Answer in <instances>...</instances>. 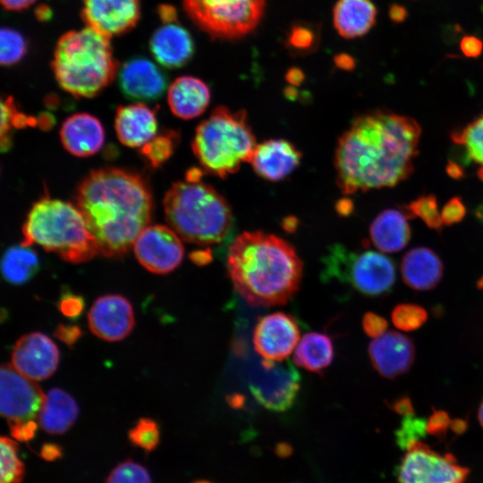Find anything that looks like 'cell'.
Returning a JSON list of instances; mask_svg holds the SVG:
<instances>
[{
	"mask_svg": "<svg viewBox=\"0 0 483 483\" xmlns=\"http://www.w3.org/2000/svg\"><path fill=\"white\" fill-rule=\"evenodd\" d=\"M421 129L412 118L388 110L357 116L339 138L336 183L343 194L393 187L413 171Z\"/></svg>",
	"mask_w": 483,
	"mask_h": 483,
	"instance_id": "cell-1",
	"label": "cell"
},
{
	"mask_svg": "<svg viewBox=\"0 0 483 483\" xmlns=\"http://www.w3.org/2000/svg\"><path fill=\"white\" fill-rule=\"evenodd\" d=\"M76 202L98 252L109 258L121 257L133 246L153 208L142 177L114 167L89 173L78 187Z\"/></svg>",
	"mask_w": 483,
	"mask_h": 483,
	"instance_id": "cell-2",
	"label": "cell"
},
{
	"mask_svg": "<svg viewBox=\"0 0 483 483\" xmlns=\"http://www.w3.org/2000/svg\"><path fill=\"white\" fill-rule=\"evenodd\" d=\"M226 267L235 292L253 307L285 304L297 292L303 270L289 242L261 231L244 232L234 238Z\"/></svg>",
	"mask_w": 483,
	"mask_h": 483,
	"instance_id": "cell-3",
	"label": "cell"
},
{
	"mask_svg": "<svg viewBox=\"0 0 483 483\" xmlns=\"http://www.w3.org/2000/svg\"><path fill=\"white\" fill-rule=\"evenodd\" d=\"M164 209L169 226L189 243H221L233 225L232 208L225 198L199 181L175 182L165 196Z\"/></svg>",
	"mask_w": 483,
	"mask_h": 483,
	"instance_id": "cell-4",
	"label": "cell"
},
{
	"mask_svg": "<svg viewBox=\"0 0 483 483\" xmlns=\"http://www.w3.org/2000/svg\"><path fill=\"white\" fill-rule=\"evenodd\" d=\"M52 66L59 85L77 97L98 94L116 72L109 38L88 26L60 38Z\"/></svg>",
	"mask_w": 483,
	"mask_h": 483,
	"instance_id": "cell-5",
	"label": "cell"
},
{
	"mask_svg": "<svg viewBox=\"0 0 483 483\" xmlns=\"http://www.w3.org/2000/svg\"><path fill=\"white\" fill-rule=\"evenodd\" d=\"M23 242L54 252L70 263H82L98 253L95 240L77 206L44 197L30 208L22 226Z\"/></svg>",
	"mask_w": 483,
	"mask_h": 483,
	"instance_id": "cell-6",
	"label": "cell"
},
{
	"mask_svg": "<svg viewBox=\"0 0 483 483\" xmlns=\"http://www.w3.org/2000/svg\"><path fill=\"white\" fill-rule=\"evenodd\" d=\"M257 145L245 110L219 106L196 128L192 150L204 171L225 178L250 161Z\"/></svg>",
	"mask_w": 483,
	"mask_h": 483,
	"instance_id": "cell-7",
	"label": "cell"
},
{
	"mask_svg": "<svg viewBox=\"0 0 483 483\" xmlns=\"http://www.w3.org/2000/svg\"><path fill=\"white\" fill-rule=\"evenodd\" d=\"M323 262L324 279L348 284L365 296L386 295L395 283V265L381 252L350 250L341 244H335Z\"/></svg>",
	"mask_w": 483,
	"mask_h": 483,
	"instance_id": "cell-8",
	"label": "cell"
},
{
	"mask_svg": "<svg viewBox=\"0 0 483 483\" xmlns=\"http://www.w3.org/2000/svg\"><path fill=\"white\" fill-rule=\"evenodd\" d=\"M191 20L213 39L235 40L254 31L267 0H182Z\"/></svg>",
	"mask_w": 483,
	"mask_h": 483,
	"instance_id": "cell-9",
	"label": "cell"
},
{
	"mask_svg": "<svg viewBox=\"0 0 483 483\" xmlns=\"http://www.w3.org/2000/svg\"><path fill=\"white\" fill-rule=\"evenodd\" d=\"M397 470V483H464L469 470L451 453H440L420 440L406 448Z\"/></svg>",
	"mask_w": 483,
	"mask_h": 483,
	"instance_id": "cell-10",
	"label": "cell"
},
{
	"mask_svg": "<svg viewBox=\"0 0 483 483\" xmlns=\"http://www.w3.org/2000/svg\"><path fill=\"white\" fill-rule=\"evenodd\" d=\"M300 327L290 314L276 311L258 319L253 330V347L261 357L262 365L270 369L281 362L296 348Z\"/></svg>",
	"mask_w": 483,
	"mask_h": 483,
	"instance_id": "cell-11",
	"label": "cell"
},
{
	"mask_svg": "<svg viewBox=\"0 0 483 483\" xmlns=\"http://www.w3.org/2000/svg\"><path fill=\"white\" fill-rule=\"evenodd\" d=\"M0 409L8 424L34 420L45 400L39 386L21 375L11 364L0 370Z\"/></svg>",
	"mask_w": 483,
	"mask_h": 483,
	"instance_id": "cell-12",
	"label": "cell"
},
{
	"mask_svg": "<svg viewBox=\"0 0 483 483\" xmlns=\"http://www.w3.org/2000/svg\"><path fill=\"white\" fill-rule=\"evenodd\" d=\"M132 247L141 266L155 274L172 272L184 254L181 237L170 226L162 225H148Z\"/></svg>",
	"mask_w": 483,
	"mask_h": 483,
	"instance_id": "cell-13",
	"label": "cell"
},
{
	"mask_svg": "<svg viewBox=\"0 0 483 483\" xmlns=\"http://www.w3.org/2000/svg\"><path fill=\"white\" fill-rule=\"evenodd\" d=\"M58 363V348L47 335L39 332L22 335L12 352V365L21 375L34 381L52 376Z\"/></svg>",
	"mask_w": 483,
	"mask_h": 483,
	"instance_id": "cell-14",
	"label": "cell"
},
{
	"mask_svg": "<svg viewBox=\"0 0 483 483\" xmlns=\"http://www.w3.org/2000/svg\"><path fill=\"white\" fill-rule=\"evenodd\" d=\"M90 331L107 342L124 339L135 324L134 311L131 302L120 294L98 297L88 314Z\"/></svg>",
	"mask_w": 483,
	"mask_h": 483,
	"instance_id": "cell-15",
	"label": "cell"
},
{
	"mask_svg": "<svg viewBox=\"0 0 483 483\" xmlns=\"http://www.w3.org/2000/svg\"><path fill=\"white\" fill-rule=\"evenodd\" d=\"M139 0H83L87 26L107 38L133 28L139 20Z\"/></svg>",
	"mask_w": 483,
	"mask_h": 483,
	"instance_id": "cell-16",
	"label": "cell"
},
{
	"mask_svg": "<svg viewBox=\"0 0 483 483\" xmlns=\"http://www.w3.org/2000/svg\"><path fill=\"white\" fill-rule=\"evenodd\" d=\"M368 353L373 368L380 376L393 379L406 373L415 360L413 341L395 331L386 332L369 345Z\"/></svg>",
	"mask_w": 483,
	"mask_h": 483,
	"instance_id": "cell-17",
	"label": "cell"
},
{
	"mask_svg": "<svg viewBox=\"0 0 483 483\" xmlns=\"http://www.w3.org/2000/svg\"><path fill=\"white\" fill-rule=\"evenodd\" d=\"M301 153L284 139H271L258 144L250 163L261 178L278 182L286 178L300 165Z\"/></svg>",
	"mask_w": 483,
	"mask_h": 483,
	"instance_id": "cell-18",
	"label": "cell"
},
{
	"mask_svg": "<svg viewBox=\"0 0 483 483\" xmlns=\"http://www.w3.org/2000/svg\"><path fill=\"white\" fill-rule=\"evenodd\" d=\"M267 369L269 376L252 384L251 393L265 408L275 411H285L292 406L299 392L300 376L291 364L286 368H277L275 363Z\"/></svg>",
	"mask_w": 483,
	"mask_h": 483,
	"instance_id": "cell-19",
	"label": "cell"
},
{
	"mask_svg": "<svg viewBox=\"0 0 483 483\" xmlns=\"http://www.w3.org/2000/svg\"><path fill=\"white\" fill-rule=\"evenodd\" d=\"M119 84L128 97L149 101L162 96L166 88V79L151 61L135 58L123 65L119 72Z\"/></svg>",
	"mask_w": 483,
	"mask_h": 483,
	"instance_id": "cell-20",
	"label": "cell"
},
{
	"mask_svg": "<svg viewBox=\"0 0 483 483\" xmlns=\"http://www.w3.org/2000/svg\"><path fill=\"white\" fill-rule=\"evenodd\" d=\"M60 137L64 148L72 155L86 157L100 150L105 131L97 118L87 113H78L64 122Z\"/></svg>",
	"mask_w": 483,
	"mask_h": 483,
	"instance_id": "cell-21",
	"label": "cell"
},
{
	"mask_svg": "<svg viewBox=\"0 0 483 483\" xmlns=\"http://www.w3.org/2000/svg\"><path fill=\"white\" fill-rule=\"evenodd\" d=\"M150 49L156 60L169 68L186 64L192 57L194 44L191 34L176 21L165 22L153 34Z\"/></svg>",
	"mask_w": 483,
	"mask_h": 483,
	"instance_id": "cell-22",
	"label": "cell"
},
{
	"mask_svg": "<svg viewBox=\"0 0 483 483\" xmlns=\"http://www.w3.org/2000/svg\"><path fill=\"white\" fill-rule=\"evenodd\" d=\"M114 127L119 140L131 148L143 147L151 140L157 131L155 112L143 103L118 107Z\"/></svg>",
	"mask_w": 483,
	"mask_h": 483,
	"instance_id": "cell-23",
	"label": "cell"
},
{
	"mask_svg": "<svg viewBox=\"0 0 483 483\" xmlns=\"http://www.w3.org/2000/svg\"><path fill=\"white\" fill-rule=\"evenodd\" d=\"M443 273L441 258L429 248H413L402 259V280L406 285L417 291H428L436 287Z\"/></svg>",
	"mask_w": 483,
	"mask_h": 483,
	"instance_id": "cell-24",
	"label": "cell"
},
{
	"mask_svg": "<svg viewBox=\"0 0 483 483\" xmlns=\"http://www.w3.org/2000/svg\"><path fill=\"white\" fill-rule=\"evenodd\" d=\"M167 101L174 115L182 119H192L207 109L210 102V89L197 77L181 76L170 85Z\"/></svg>",
	"mask_w": 483,
	"mask_h": 483,
	"instance_id": "cell-25",
	"label": "cell"
},
{
	"mask_svg": "<svg viewBox=\"0 0 483 483\" xmlns=\"http://www.w3.org/2000/svg\"><path fill=\"white\" fill-rule=\"evenodd\" d=\"M409 218L411 216L405 208L383 210L375 217L369 227L373 245L387 253L402 250L411 239Z\"/></svg>",
	"mask_w": 483,
	"mask_h": 483,
	"instance_id": "cell-26",
	"label": "cell"
},
{
	"mask_svg": "<svg viewBox=\"0 0 483 483\" xmlns=\"http://www.w3.org/2000/svg\"><path fill=\"white\" fill-rule=\"evenodd\" d=\"M377 10L371 0H337L333 23L337 33L347 39L366 35L375 25Z\"/></svg>",
	"mask_w": 483,
	"mask_h": 483,
	"instance_id": "cell-27",
	"label": "cell"
},
{
	"mask_svg": "<svg viewBox=\"0 0 483 483\" xmlns=\"http://www.w3.org/2000/svg\"><path fill=\"white\" fill-rule=\"evenodd\" d=\"M79 414L75 400L60 388L47 392L39 411L40 427L49 434H63L74 424Z\"/></svg>",
	"mask_w": 483,
	"mask_h": 483,
	"instance_id": "cell-28",
	"label": "cell"
},
{
	"mask_svg": "<svg viewBox=\"0 0 483 483\" xmlns=\"http://www.w3.org/2000/svg\"><path fill=\"white\" fill-rule=\"evenodd\" d=\"M334 356L331 337L324 333L309 332L298 343L292 361L308 371L320 373L332 363Z\"/></svg>",
	"mask_w": 483,
	"mask_h": 483,
	"instance_id": "cell-29",
	"label": "cell"
},
{
	"mask_svg": "<svg viewBox=\"0 0 483 483\" xmlns=\"http://www.w3.org/2000/svg\"><path fill=\"white\" fill-rule=\"evenodd\" d=\"M39 260L37 253L21 244L6 250L1 261L4 278L10 284L20 285L30 280L38 272Z\"/></svg>",
	"mask_w": 483,
	"mask_h": 483,
	"instance_id": "cell-30",
	"label": "cell"
},
{
	"mask_svg": "<svg viewBox=\"0 0 483 483\" xmlns=\"http://www.w3.org/2000/svg\"><path fill=\"white\" fill-rule=\"evenodd\" d=\"M452 140L462 148L469 161L479 165V177L483 180V111L465 127L453 131Z\"/></svg>",
	"mask_w": 483,
	"mask_h": 483,
	"instance_id": "cell-31",
	"label": "cell"
},
{
	"mask_svg": "<svg viewBox=\"0 0 483 483\" xmlns=\"http://www.w3.org/2000/svg\"><path fill=\"white\" fill-rule=\"evenodd\" d=\"M285 47L294 56L307 55L315 52L320 43V30L315 24L297 21L286 33Z\"/></svg>",
	"mask_w": 483,
	"mask_h": 483,
	"instance_id": "cell-32",
	"label": "cell"
},
{
	"mask_svg": "<svg viewBox=\"0 0 483 483\" xmlns=\"http://www.w3.org/2000/svg\"><path fill=\"white\" fill-rule=\"evenodd\" d=\"M0 483H21L25 469L18 456V445L13 439L2 436Z\"/></svg>",
	"mask_w": 483,
	"mask_h": 483,
	"instance_id": "cell-33",
	"label": "cell"
},
{
	"mask_svg": "<svg viewBox=\"0 0 483 483\" xmlns=\"http://www.w3.org/2000/svg\"><path fill=\"white\" fill-rule=\"evenodd\" d=\"M411 217H419L429 228L440 230L443 224L441 211L434 195H423L404 208Z\"/></svg>",
	"mask_w": 483,
	"mask_h": 483,
	"instance_id": "cell-34",
	"label": "cell"
},
{
	"mask_svg": "<svg viewBox=\"0 0 483 483\" xmlns=\"http://www.w3.org/2000/svg\"><path fill=\"white\" fill-rule=\"evenodd\" d=\"M394 326L403 331L419 329L427 321L426 309L414 303H401L396 305L391 313Z\"/></svg>",
	"mask_w": 483,
	"mask_h": 483,
	"instance_id": "cell-35",
	"label": "cell"
},
{
	"mask_svg": "<svg viewBox=\"0 0 483 483\" xmlns=\"http://www.w3.org/2000/svg\"><path fill=\"white\" fill-rule=\"evenodd\" d=\"M106 483H152V479L144 466L128 459L110 471Z\"/></svg>",
	"mask_w": 483,
	"mask_h": 483,
	"instance_id": "cell-36",
	"label": "cell"
},
{
	"mask_svg": "<svg viewBox=\"0 0 483 483\" xmlns=\"http://www.w3.org/2000/svg\"><path fill=\"white\" fill-rule=\"evenodd\" d=\"M129 439L131 444L146 452L153 451L159 443L157 423L148 418H140L130 429Z\"/></svg>",
	"mask_w": 483,
	"mask_h": 483,
	"instance_id": "cell-37",
	"label": "cell"
},
{
	"mask_svg": "<svg viewBox=\"0 0 483 483\" xmlns=\"http://www.w3.org/2000/svg\"><path fill=\"white\" fill-rule=\"evenodd\" d=\"M26 51L23 37L16 30L9 28L1 30L0 34V61L4 65L17 63Z\"/></svg>",
	"mask_w": 483,
	"mask_h": 483,
	"instance_id": "cell-38",
	"label": "cell"
},
{
	"mask_svg": "<svg viewBox=\"0 0 483 483\" xmlns=\"http://www.w3.org/2000/svg\"><path fill=\"white\" fill-rule=\"evenodd\" d=\"M175 138L176 135L173 132L156 135L142 147L141 152L152 165L157 166L171 157L176 142Z\"/></svg>",
	"mask_w": 483,
	"mask_h": 483,
	"instance_id": "cell-39",
	"label": "cell"
},
{
	"mask_svg": "<svg viewBox=\"0 0 483 483\" xmlns=\"http://www.w3.org/2000/svg\"><path fill=\"white\" fill-rule=\"evenodd\" d=\"M427 421L413 414L406 415L402 420L401 426L396 432L398 445L405 449L415 441L425 436Z\"/></svg>",
	"mask_w": 483,
	"mask_h": 483,
	"instance_id": "cell-40",
	"label": "cell"
},
{
	"mask_svg": "<svg viewBox=\"0 0 483 483\" xmlns=\"http://www.w3.org/2000/svg\"><path fill=\"white\" fill-rule=\"evenodd\" d=\"M21 115L17 113L13 100L9 97L2 100L1 104V148L5 150L11 144L10 131L13 126L21 121Z\"/></svg>",
	"mask_w": 483,
	"mask_h": 483,
	"instance_id": "cell-41",
	"label": "cell"
},
{
	"mask_svg": "<svg viewBox=\"0 0 483 483\" xmlns=\"http://www.w3.org/2000/svg\"><path fill=\"white\" fill-rule=\"evenodd\" d=\"M84 307L83 298L71 292H63L58 301V309L62 314L73 320L80 316Z\"/></svg>",
	"mask_w": 483,
	"mask_h": 483,
	"instance_id": "cell-42",
	"label": "cell"
},
{
	"mask_svg": "<svg viewBox=\"0 0 483 483\" xmlns=\"http://www.w3.org/2000/svg\"><path fill=\"white\" fill-rule=\"evenodd\" d=\"M466 208L459 197L451 199L442 208L441 217L443 224L451 225L462 220Z\"/></svg>",
	"mask_w": 483,
	"mask_h": 483,
	"instance_id": "cell-43",
	"label": "cell"
},
{
	"mask_svg": "<svg viewBox=\"0 0 483 483\" xmlns=\"http://www.w3.org/2000/svg\"><path fill=\"white\" fill-rule=\"evenodd\" d=\"M361 325L365 334L374 338L384 335L387 328V321L383 317L373 312L364 314Z\"/></svg>",
	"mask_w": 483,
	"mask_h": 483,
	"instance_id": "cell-44",
	"label": "cell"
},
{
	"mask_svg": "<svg viewBox=\"0 0 483 483\" xmlns=\"http://www.w3.org/2000/svg\"><path fill=\"white\" fill-rule=\"evenodd\" d=\"M452 421L445 411L434 410L427 421V431L435 436H443L452 427Z\"/></svg>",
	"mask_w": 483,
	"mask_h": 483,
	"instance_id": "cell-45",
	"label": "cell"
},
{
	"mask_svg": "<svg viewBox=\"0 0 483 483\" xmlns=\"http://www.w3.org/2000/svg\"><path fill=\"white\" fill-rule=\"evenodd\" d=\"M11 435L18 441L28 442L36 434L37 423L35 420L16 422L9 424Z\"/></svg>",
	"mask_w": 483,
	"mask_h": 483,
	"instance_id": "cell-46",
	"label": "cell"
},
{
	"mask_svg": "<svg viewBox=\"0 0 483 483\" xmlns=\"http://www.w3.org/2000/svg\"><path fill=\"white\" fill-rule=\"evenodd\" d=\"M54 335L69 346L73 345L81 337L82 332L78 326L58 325Z\"/></svg>",
	"mask_w": 483,
	"mask_h": 483,
	"instance_id": "cell-47",
	"label": "cell"
},
{
	"mask_svg": "<svg viewBox=\"0 0 483 483\" xmlns=\"http://www.w3.org/2000/svg\"><path fill=\"white\" fill-rule=\"evenodd\" d=\"M460 47L465 56L478 57L483 50V43L475 36H465L461 40Z\"/></svg>",
	"mask_w": 483,
	"mask_h": 483,
	"instance_id": "cell-48",
	"label": "cell"
},
{
	"mask_svg": "<svg viewBox=\"0 0 483 483\" xmlns=\"http://www.w3.org/2000/svg\"><path fill=\"white\" fill-rule=\"evenodd\" d=\"M390 407L393 408L394 411L401 415H410L414 413V409L411 404V402L409 397L407 396H402L397 399H395L392 404H390Z\"/></svg>",
	"mask_w": 483,
	"mask_h": 483,
	"instance_id": "cell-49",
	"label": "cell"
},
{
	"mask_svg": "<svg viewBox=\"0 0 483 483\" xmlns=\"http://www.w3.org/2000/svg\"><path fill=\"white\" fill-rule=\"evenodd\" d=\"M334 63L335 66L343 71H352L356 66L355 59L347 53H340L335 55Z\"/></svg>",
	"mask_w": 483,
	"mask_h": 483,
	"instance_id": "cell-50",
	"label": "cell"
},
{
	"mask_svg": "<svg viewBox=\"0 0 483 483\" xmlns=\"http://www.w3.org/2000/svg\"><path fill=\"white\" fill-rule=\"evenodd\" d=\"M62 454L61 447L54 443H47L41 446L40 455L47 461H54Z\"/></svg>",
	"mask_w": 483,
	"mask_h": 483,
	"instance_id": "cell-51",
	"label": "cell"
},
{
	"mask_svg": "<svg viewBox=\"0 0 483 483\" xmlns=\"http://www.w3.org/2000/svg\"><path fill=\"white\" fill-rule=\"evenodd\" d=\"M304 79L305 74L299 67H292L285 73V80L291 86H300Z\"/></svg>",
	"mask_w": 483,
	"mask_h": 483,
	"instance_id": "cell-52",
	"label": "cell"
},
{
	"mask_svg": "<svg viewBox=\"0 0 483 483\" xmlns=\"http://www.w3.org/2000/svg\"><path fill=\"white\" fill-rule=\"evenodd\" d=\"M408 16L407 9L400 4H394L389 8V17L395 23H401Z\"/></svg>",
	"mask_w": 483,
	"mask_h": 483,
	"instance_id": "cell-53",
	"label": "cell"
},
{
	"mask_svg": "<svg viewBox=\"0 0 483 483\" xmlns=\"http://www.w3.org/2000/svg\"><path fill=\"white\" fill-rule=\"evenodd\" d=\"M191 260L199 266L207 265L212 259V254L209 250H196L190 254Z\"/></svg>",
	"mask_w": 483,
	"mask_h": 483,
	"instance_id": "cell-54",
	"label": "cell"
},
{
	"mask_svg": "<svg viewBox=\"0 0 483 483\" xmlns=\"http://www.w3.org/2000/svg\"><path fill=\"white\" fill-rule=\"evenodd\" d=\"M36 0H1L2 5L10 11H20L29 7Z\"/></svg>",
	"mask_w": 483,
	"mask_h": 483,
	"instance_id": "cell-55",
	"label": "cell"
},
{
	"mask_svg": "<svg viewBox=\"0 0 483 483\" xmlns=\"http://www.w3.org/2000/svg\"><path fill=\"white\" fill-rule=\"evenodd\" d=\"M353 209V205L350 199H341L336 204V211L342 215H350Z\"/></svg>",
	"mask_w": 483,
	"mask_h": 483,
	"instance_id": "cell-56",
	"label": "cell"
},
{
	"mask_svg": "<svg viewBox=\"0 0 483 483\" xmlns=\"http://www.w3.org/2000/svg\"><path fill=\"white\" fill-rule=\"evenodd\" d=\"M275 453L280 457H287L292 453V447L288 444H279L275 447Z\"/></svg>",
	"mask_w": 483,
	"mask_h": 483,
	"instance_id": "cell-57",
	"label": "cell"
},
{
	"mask_svg": "<svg viewBox=\"0 0 483 483\" xmlns=\"http://www.w3.org/2000/svg\"><path fill=\"white\" fill-rule=\"evenodd\" d=\"M447 171L453 177H460L462 174V171L460 169L459 165L454 163L449 164Z\"/></svg>",
	"mask_w": 483,
	"mask_h": 483,
	"instance_id": "cell-58",
	"label": "cell"
},
{
	"mask_svg": "<svg viewBox=\"0 0 483 483\" xmlns=\"http://www.w3.org/2000/svg\"><path fill=\"white\" fill-rule=\"evenodd\" d=\"M284 229L289 232H292L296 228L297 221L294 217H288L284 222Z\"/></svg>",
	"mask_w": 483,
	"mask_h": 483,
	"instance_id": "cell-59",
	"label": "cell"
},
{
	"mask_svg": "<svg viewBox=\"0 0 483 483\" xmlns=\"http://www.w3.org/2000/svg\"><path fill=\"white\" fill-rule=\"evenodd\" d=\"M478 419L480 426L483 428V400L479 404V411H478Z\"/></svg>",
	"mask_w": 483,
	"mask_h": 483,
	"instance_id": "cell-60",
	"label": "cell"
},
{
	"mask_svg": "<svg viewBox=\"0 0 483 483\" xmlns=\"http://www.w3.org/2000/svg\"><path fill=\"white\" fill-rule=\"evenodd\" d=\"M476 216L479 220L483 223V202L478 207L476 210Z\"/></svg>",
	"mask_w": 483,
	"mask_h": 483,
	"instance_id": "cell-61",
	"label": "cell"
},
{
	"mask_svg": "<svg viewBox=\"0 0 483 483\" xmlns=\"http://www.w3.org/2000/svg\"><path fill=\"white\" fill-rule=\"evenodd\" d=\"M477 286L479 289H483V275L478 280Z\"/></svg>",
	"mask_w": 483,
	"mask_h": 483,
	"instance_id": "cell-62",
	"label": "cell"
},
{
	"mask_svg": "<svg viewBox=\"0 0 483 483\" xmlns=\"http://www.w3.org/2000/svg\"><path fill=\"white\" fill-rule=\"evenodd\" d=\"M192 483H213V482L207 479H198V480L193 481Z\"/></svg>",
	"mask_w": 483,
	"mask_h": 483,
	"instance_id": "cell-63",
	"label": "cell"
},
{
	"mask_svg": "<svg viewBox=\"0 0 483 483\" xmlns=\"http://www.w3.org/2000/svg\"><path fill=\"white\" fill-rule=\"evenodd\" d=\"M481 11L483 12V4H482V5H481Z\"/></svg>",
	"mask_w": 483,
	"mask_h": 483,
	"instance_id": "cell-64",
	"label": "cell"
}]
</instances>
